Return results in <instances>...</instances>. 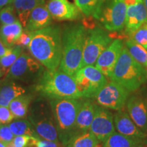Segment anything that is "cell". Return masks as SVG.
Here are the masks:
<instances>
[{"label":"cell","instance_id":"cell-5","mask_svg":"<svg viewBox=\"0 0 147 147\" xmlns=\"http://www.w3.org/2000/svg\"><path fill=\"white\" fill-rule=\"evenodd\" d=\"M110 80L132 92L139 89L147 80V70L131 56L123 47Z\"/></svg>","mask_w":147,"mask_h":147},{"label":"cell","instance_id":"cell-25","mask_svg":"<svg viewBox=\"0 0 147 147\" xmlns=\"http://www.w3.org/2000/svg\"><path fill=\"white\" fill-rule=\"evenodd\" d=\"M32 96L29 95H21L14 99L9 104V108L13 114L14 118L21 119L27 115Z\"/></svg>","mask_w":147,"mask_h":147},{"label":"cell","instance_id":"cell-3","mask_svg":"<svg viewBox=\"0 0 147 147\" xmlns=\"http://www.w3.org/2000/svg\"><path fill=\"white\" fill-rule=\"evenodd\" d=\"M36 90L51 100L82 98L74 78L59 68L44 71L38 79Z\"/></svg>","mask_w":147,"mask_h":147},{"label":"cell","instance_id":"cell-19","mask_svg":"<svg viewBox=\"0 0 147 147\" xmlns=\"http://www.w3.org/2000/svg\"><path fill=\"white\" fill-rule=\"evenodd\" d=\"M30 119L31 123L40 139L59 142L57 129L52 119L47 117L37 119L34 117H31Z\"/></svg>","mask_w":147,"mask_h":147},{"label":"cell","instance_id":"cell-2","mask_svg":"<svg viewBox=\"0 0 147 147\" xmlns=\"http://www.w3.org/2000/svg\"><path fill=\"white\" fill-rule=\"evenodd\" d=\"M87 29L82 24L67 26L62 32V58L59 68L72 76L81 68Z\"/></svg>","mask_w":147,"mask_h":147},{"label":"cell","instance_id":"cell-41","mask_svg":"<svg viewBox=\"0 0 147 147\" xmlns=\"http://www.w3.org/2000/svg\"><path fill=\"white\" fill-rule=\"evenodd\" d=\"M37 1H38L40 4H45V0H36Z\"/></svg>","mask_w":147,"mask_h":147},{"label":"cell","instance_id":"cell-7","mask_svg":"<svg viewBox=\"0 0 147 147\" xmlns=\"http://www.w3.org/2000/svg\"><path fill=\"white\" fill-rule=\"evenodd\" d=\"M79 91L82 97H95L106 84L108 80L95 66L87 65L82 67L74 76Z\"/></svg>","mask_w":147,"mask_h":147},{"label":"cell","instance_id":"cell-12","mask_svg":"<svg viewBox=\"0 0 147 147\" xmlns=\"http://www.w3.org/2000/svg\"><path fill=\"white\" fill-rule=\"evenodd\" d=\"M123 47L122 40L115 39L103 51L97 59L95 66L106 77H111Z\"/></svg>","mask_w":147,"mask_h":147},{"label":"cell","instance_id":"cell-36","mask_svg":"<svg viewBox=\"0 0 147 147\" xmlns=\"http://www.w3.org/2000/svg\"><path fill=\"white\" fill-rule=\"evenodd\" d=\"M38 147H65L62 144V143L55 141L47 140H40L38 139L37 143Z\"/></svg>","mask_w":147,"mask_h":147},{"label":"cell","instance_id":"cell-24","mask_svg":"<svg viewBox=\"0 0 147 147\" xmlns=\"http://www.w3.org/2000/svg\"><path fill=\"white\" fill-rule=\"evenodd\" d=\"M105 1L106 0H75V4L84 16L98 19Z\"/></svg>","mask_w":147,"mask_h":147},{"label":"cell","instance_id":"cell-35","mask_svg":"<svg viewBox=\"0 0 147 147\" xmlns=\"http://www.w3.org/2000/svg\"><path fill=\"white\" fill-rule=\"evenodd\" d=\"M31 137L27 135L16 136L12 141L14 147H28Z\"/></svg>","mask_w":147,"mask_h":147},{"label":"cell","instance_id":"cell-28","mask_svg":"<svg viewBox=\"0 0 147 147\" xmlns=\"http://www.w3.org/2000/svg\"><path fill=\"white\" fill-rule=\"evenodd\" d=\"M9 127L15 136H16L27 135L39 138L35 131L32 123L29 121L19 120L13 121L9 124ZM40 139V138H39Z\"/></svg>","mask_w":147,"mask_h":147},{"label":"cell","instance_id":"cell-4","mask_svg":"<svg viewBox=\"0 0 147 147\" xmlns=\"http://www.w3.org/2000/svg\"><path fill=\"white\" fill-rule=\"evenodd\" d=\"M81 102L79 99H56L51 101L59 136L65 147H68L78 136L76 123Z\"/></svg>","mask_w":147,"mask_h":147},{"label":"cell","instance_id":"cell-8","mask_svg":"<svg viewBox=\"0 0 147 147\" xmlns=\"http://www.w3.org/2000/svg\"><path fill=\"white\" fill-rule=\"evenodd\" d=\"M126 14L125 0H106L97 20L106 30L120 32L125 27Z\"/></svg>","mask_w":147,"mask_h":147},{"label":"cell","instance_id":"cell-20","mask_svg":"<svg viewBox=\"0 0 147 147\" xmlns=\"http://www.w3.org/2000/svg\"><path fill=\"white\" fill-rule=\"evenodd\" d=\"M146 144L147 140L134 138L114 132L104 143L103 147H143Z\"/></svg>","mask_w":147,"mask_h":147},{"label":"cell","instance_id":"cell-29","mask_svg":"<svg viewBox=\"0 0 147 147\" xmlns=\"http://www.w3.org/2000/svg\"><path fill=\"white\" fill-rule=\"evenodd\" d=\"M22 47L16 45L15 47L9 48L5 55L0 58V66L5 74V76L7 75L11 66L13 65L18 57L22 54Z\"/></svg>","mask_w":147,"mask_h":147},{"label":"cell","instance_id":"cell-11","mask_svg":"<svg viewBox=\"0 0 147 147\" xmlns=\"http://www.w3.org/2000/svg\"><path fill=\"white\" fill-rule=\"evenodd\" d=\"M115 130L113 113L107 108L97 105L89 131L94 134L101 142L104 143L115 132Z\"/></svg>","mask_w":147,"mask_h":147},{"label":"cell","instance_id":"cell-43","mask_svg":"<svg viewBox=\"0 0 147 147\" xmlns=\"http://www.w3.org/2000/svg\"><path fill=\"white\" fill-rule=\"evenodd\" d=\"M143 147H147V144H146V145H145V146H144Z\"/></svg>","mask_w":147,"mask_h":147},{"label":"cell","instance_id":"cell-34","mask_svg":"<svg viewBox=\"0 0 147 147\" xmlns=\"http://www.w3.org/2000/svg\"><path fill=\"white\" fill-rule=\"evenodd\" d=\"M31 40H32V32H29L26 29H24L23 33L16 42L15 45L19 46L22 48L28 47Z\"/></svg>","mask_w":147,"mask_h":147},{"label":"cell","instance_id":"cell-1","mask_svg":"<svg viewBox=\"0 0 147 147\" xmlns=\"http://www.w3.org/2000/svg\"><path fill=\"white\" fill-rule=\"evenodd\" d=\"M29 51L35 59L47 69L59 68L62 58V31L57 25H49L32 32Z\"/></svg>","mask_w":147,"mask_h":147},{"label":"cell","instance_id":"cell-14","mask_svg":"<svg viewBox=\"0 0 147 147\" xmlns=\"http://www.w3.org/2000/svg\"><path fill=\"white\" fill-rule=\"evenodd\" d=\"M47 7L52 18L57 21H74L82 16V12L76 4L68 0H51Z\"/></svg>","mask_w":147,"mask_h":147},{"label":"cell","instance_id":"cell-26","mask_svg":"<svg viewBox=\"0 0 147 147\" xmlns=\"http://www.w3.org/2000/svg\"><path fill=\"white\" fill-rule=\"evenodd\" d=\"M126 47L134 59L144 67L147 70V50L142 45L133 40L128 39L126 41Z\"/></svg>","mask_w":147,"mask_h":147},{"label":"cell","instance_id":"cell-18","mask_svg":"<svg viewBox=\"0 0 147 147\" xmlns=\"http://www.w3.org/2000/svg\"><path fill=\"white\" fill-rule=\"evenodd\" d=\"M52 20L53 18L47 5L40 4L31 12L25 29L29 32L39 30L51 25Z\"/></svg>","mask_w":147,"mask_h":147},{"label":"cell","instance_id":"cell-32","mask_svg":"<svg viewBox=\"0 0 147 147\" xmlns=\"http://www.w3.org/2000/svg\"><path fill=\"white\" fill-rule=\"evenodd\" d=\"M15 137L8 125L0 123V140L5 144L13 141Z\"/></svg>","mask_w":147,"mask_h":147},{"label":"cell","instance_id":"cell-39","mask_svg":"<svg viewBox=\"0 0 147 147\" xmlns=\"http://www.w3.org/2000/svg\"><path fill=\"white\" fill-rule=\"evenodd\" d=\"M3 76H5V74L3 72V69L1 67V66H0V78H1Z\"/></svg>","mask_w":147,"mask_h":147},{"label":"cell","instance_id":"cell-21","mask_svg":"<svg viewBox=\"0 0 147 147\" xmlns=\"http://www.w3.org/2000/svg\"><path fill=\"white\" fill-rule=\"evenodd\" d=\"M23 25L19 21L10 25H2L0 27V39L5 47H13L23 32Z\"/></svg>","mask_w":147,"mask_h":147},{"label":"cell","instance_id":"cell-30","mask_svg":"<svg viewBox=\"0 0 147 147\" xmlns=\"http://www.w3.org/2000/svg\"><path fill=\"white\" fill-rule=\"evenodd\" d=\"M19 21L13 5H7L0 10V23L2 25H10Z\"/></svg>","mask_w":147,"mask_h":147},{"label":"cell","instance_id":"cell-6","mask_svg":"<svg viewBox=\"0 0 147 147\" xmlns=\"http://www.w3.org/2000/svg\"><path fill=\"white\" fill-rule=\"evenodd\" d=\"M113 37L99 27L87 31L84 42L81 68L87 65H95L102 53L113 41Z\"/></svg>","mask_w":147,"mask_h":147},{"label":"cell","instance_id":"cell-27","mask_svg":"<svg viewBox=\"0 0 147 147\" xmlns=\"http://www.w3.org/2000/svg\"><path fill=\"white\" fill-rule=\"evenodd\" d=\"M101 142L91 131L82 133L73 140L68 147H103Z\"/></svg>","mask_w":147,"mask_h":147},{"label":"cell","instance_id":"cell-17","mask_svg":"<svg viewBox=\"0 0 147 147\" xmlns=\"http://www.w3.org/2000/svg\"><path fill=\"white\" fill-rule=\"evenodd\" d=\"M96 106L97 104L91 98L82 100L81 105L76 117V128L78 135L89 130L94 118Z\"/></svg>","mask_w":147,"mask_h":147},{"label":"cell","instance_id":"cell-10","mask_svg":"<svg viewBox=\"0 0 147 147\" xmlns=\"http://www.w3.org/2000/svg\"><path fill=\"white\" fill-rule=\"evenodd\" d=\"M44 71L45 69L41 63L29 55L22 53L9 69L6 76L11 79L27 81L37 76L40 77Z\"/></svg>","mask_w":147,"mask_h":147},{"label":"cell","instance_id":"cell-16","mask_svg":"<svg viewBox=\"0 0 147 147\" xmlns=\"http://www.w3.org/2000/svg\"><path fill=\"white\" fill-rule=\"evenodd\" d=\"M127 108L135 124L146 133L147 130V106L141 97L132 95L128 99Z\"/></svg>","mask_w":147,"mask_h":147},{"label":"cell","instance_id":"cell-33","mask_svg":"<svg viewBox=\"0 0 147 147\" xmlns=\"http://www.w3.org/2000/svg\"><path fill=\"white\" fill-rule=\"evenodd\" d=\"M14 119L13 114L12 113L9 107L0 106V123H10Z\"/></svg>","mask_w":147,"mask_h":147},{"label":"cell","instance_id":"cell-9","mask_svg":"<svg viewBox=\"0 0 147 147\" xmlns=\"http://www.w3.org/2000/svg\"><path fill=\"white\" fill-rule=\"evenodd\" d=\"M129 97V91L115 81L108 82L97 93V104L108 109L120 110L124 108Z\"/></svg>","mask_w":147,"mask_h":147},{"label":"cell","instance_id":"cell-31","mask_svg":"<svg viewBox=\"0 0 147 147\" xmlns=\"http://www.w3.org/2000/svg\"><path fill=\"white\" fill-rule=\"evenodd\" d=\"M130 38L147 49V23L142 24L129 35Z\"/></svg>","mask_w":147,"mask_h":147},{"label":"cell","instance_id":"cell-40","mask_svg":"<svg viewBox=\"0 0 147 147\" xmlns=\"http://www.w3.org/2000/svg\"><path fill=\"white\" fill-rule=\"evenodd\" d=\"M0 147H6V145H5V143L1 142V140H0Z\"/></svg>","mask_w":147,"mask_h":147},{"label":"cell","instance_id":"cell-38","mask_svg":"<svg viewBox=\"0 0 147 147\" xmlns=\"http://www.w3.org/2000/svg\"><path fill=\"white\" fill-rule=\"evenodd\" d=\"M14 0H0V10L7 5L12 4Z\"/></svg>","mask_w":147,"mask_h":147},{"label":"cell","instance_id":"cell-13","mask_svg":"<svg viewBox=\"0 0 147 147\" xmlns=\"http://www.w3.org/2000/svg\"><path fill=\"white\" fill-rule=\"evenodd\" d=\"M125 33L129 36L142 24L147 23V9L143 0H125Z\"/></svg>","mask_w":147,"mask_h":147},{"label":"cell","instance_id":"cell-42","mask_svg":"<svg viewBox=\"0 0 147 147\" xmlns=\"http://www.w3.org/2000/svg\"><path fill=\"white\" fill-rule=\"evenodd\" d=\"M143 1H144L145 6H146V8L147 9V0H143Z\"/></svg>","mask_w":147,"mask_h":147},{"label":"cell","instance_id":"cell-15","mask_svg":"<svg viewBox=\"0 0 147 147\" xmlns=\"http://www.w3.org/2000/svg\"><path fill=\"white\" fill-rule=\"evenodd\" d=\"M123 109L118 110L114 117L115 127L119 133L134 138L147 140V134L141 130Z\"/></svg>","mask_w":147,"mask_h":147},{"label":"cell","instance_id":"cell-37","mask_svg":"<svg viewBox=\"0 0 147 147\" xmlns=\"http://www.w3.org/2000/svg\"><path fill=\"white\" fill-rule=\"evenodd\" d=\"M8 49L9 48L6 47L4 45H3L2 41L0 39V58H1L3 55H5V53L8 51Z\"/></svg>","mask_w":147,"mask_h":147},{"label":"cell","instance_id":"cell-23","mask_svg":"<svg viewBox=\"0 0 147 147\" xmlns=\"http://www.w3.org/2000/svg\"><path fill=\"white\" fill-rule=\"evenodd\" d=\"M40 4L36 0H14L12 5L23 27H26L29 16L33 9Z\"/></svg>","mask_w":147,"mask_h":147},{"label":"cell","instance_id":"cell-22","mask_svg":"<svg viewBox=\"0 0 147 147\" xmlns=\"http://www.w3.org/2000/svg\"><path fill=\"white\" fill-rule=\"evenodd\" d=\"M25 93V89L14 82L0 83V106L8 107L10 103L14 99Z\"/></svg>","mask_w":147,"mask_h":147}]
</instances>
